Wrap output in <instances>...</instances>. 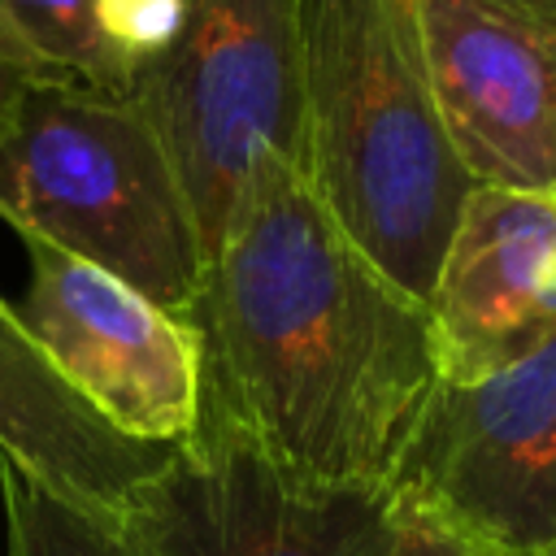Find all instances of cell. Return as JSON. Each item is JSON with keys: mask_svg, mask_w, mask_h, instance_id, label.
I'll return each mask as SVG.
<instances>
[{"mask_svg": "<svg viewBox=\"0 0 556 556\" xmlns=\"http://www.w3.org/2000/svg\"><path fill=\"white\" fill-rule=\"evenodd\" d=\"M187 321L204 413L291 478L391 486L439 382L430 317L282 152L252 165Z\"/></svg>", "mask_w": 556, "mask_h": 556, "instance_id": "obj_1", "label": "cell"}, {"mask_svg": "<svg viewBox=\"0 0 556 556\" xmlns=\"http://www.w3.org/2000/svg\"><path fill=\"white\" fill-rule=\"evenodd\" d=\"M300 126L313 195L426 304L473 178L434 104L417 0H300Z\"/></svg>", "mask_w": 556, "mask_h": 556, "instance_id": "obj_2", "label": "cell"}, {"mask_svg": "<svg viewBox=\"0 0 556 556\" xmlns=\"http://www.w3.org/2000/svg\"><path fill=\"white\" fill-rule=\"evenodd\" d=\"M0 217L174 317H191L200 300V226L135 96L35 78L0 126Z\"/></svg>", "mask_w": 556, "mask_h": 556, "instance_id": "obj_3", "label": "cell"}, {"mask_svg": "<svg viewBox=\"0 0 556 556\" xmlns=\"http://www.w3.org/2000/svg\"><path fill=\"white\" fill-rule=\"evenodd\" d=\"M130 96L169 148L208 265L261 152L304 161L300 0H187L178 39Z\"/></svg>", "mask_w": 556, "mask_h": 556, "instance_id": "obj_4", "label": "cell"}, {"mask_svg": "<svg viewBox=\"0 0 556 556\" xmlns=\"http://www.w3.org/2000/svg\"><path fill=\"white\" fill-rule=\"evenodd\" d=\"M391 491L482 556H556V339L491 378L434 382Z\"/></svg>", "mask_w": 556, "mask_h": 556, "instance_id": "obj_5", "label": "cell"}, {"mask_svg": "<svg viewBox=\"0 0 556 556\" xmlns=\"http://www.w3.org/2000/svg\"><path fill=\"white\" fill-rule=\"evenodd\" d=\"M391 504V486L291 478L200 408V430L117 526L139 556H382Z\"/></svg>", "mask_w": 556, "mask_h": 556, "instance_id": "obj_6", "label": "cell"}, {"mask_svg": "<svg viewBox=\"0 0 556 556\" xmlns=\"http://www.w3.org/2000/svg\"><path fill=\"white\" fill-rule=\"evenodd\" d=\"M17 239L30 256L17 317L61 382L113 430L182 447L200 430L204 404L200 330L100 265L35 235Z\"/></svg>", "mask_w": 556, "mask_h": 556, "instance_id": "obj_7", "label": "cell"}, {"mask_svg": "<svg viewBox=\"0 0 556 556\" xmlns=\"http://www.w3.org/2000/svg\"><path fill=\"white\" fill-rule=\"evenodd\" d=\"M417 17L473 187L556 191V0H417Z\"/></svg>", "mask_w": 556, "mask_h": 556, "instance_id": "obj_8", "label": "cell"}, {"mask_svg": "<svg viewBox=\"0 0 556 556\" xmlns=\"http://www.w3.org/2000/svg\"><path fill=\"white\" fill-rule=\"evenodd\" d=\"M439 382L491 378L556 339V191L473 187L426 295Z\"/></svg>", "mask_w": 556, "mask_h": 556, "instance_id": "obj_9", "label": "cell"}, {"mask_svg": "<svg viewBox=\"0 0 556 556\" xmlns=\"http://www.w3.org/2000/svg\"><path fill=\"white\" fill-rule=\"evenodd\" d=\"M178 447L139 443L78 400L0 300V456L74 508L122 521Z\"/></svg>", "mask_w": 556, "mask_h": 556, "instance_id": "obj_10", "label": "cell"}, {"mask_svg": "<svg viewBox=\"0 0 556 556\" xmlns=\"http://www.w3.org/2000/svg\"><path fill=\"white\" fill-rule=\"evenodd\" d=\"M0 35L39 78L130 96L135 70L100 35L96 0H0Z\"/></svg>", "mask_w": 556, "mask_h": 556, "instance_id": "obj_11", "label": "cell"}, {"mask_svg": "<svg viewBox=\"0 0 556 556\" xmlns=\"http://www.w3.org/2000/svg\"><path fill=\"white\" fill-rule=\"evenodd\" d=\"M0 500H4V556H139L117 521L91 517L70 500L52 495L0 456Z\"/></svg>", "mask_w": 556, "mask_h": 556, "instance_id": "obj_12", "label": "cell"}, {"mask_svg": "<svg viewBox=\"0 0 556 556\" xmlns=\"http://www.w3.org/2000/svg\"><path fill=\"white\" fill-rule=\"evenodd\" d=\"M182 9L187 0H96L100 35L135 74L169 52L182 30Z\"/></svg>", "mask_w": 556, "mask_h": 556, "instance_id": "obj_13", "label": "cell"}, {"mask_svg": "<svg viewBox=\"0 0 556 556\" xmlns=\"http://www.w3.org/2000/svg\"><path fill=\"white\" fill-rule=\"evenodd\" d=\"M382 556H482V552L473 543H465L456 530H447L421 504L395 495V504H391V539H387Z\"/></svg>", "mask_w": 556, "mask_h": 556, "instance_id": "obj_14", "label": "cell"}, {"mask_svg": "<svg viewBox=\"0 0 556 556\" xmlns=\"http://www.w3.org/2000/svg\"><path fill=\"white\" fill-rule=\"evenodd\" d=\"M39 74L26 65V56L0 35V126H4V117L13 113V104H17V96L35 83Z\"/></svg>", "mask_w": 556, "mask_h": 556, "instance_id": "obj_15", "label": "cell"}]
</instances>
